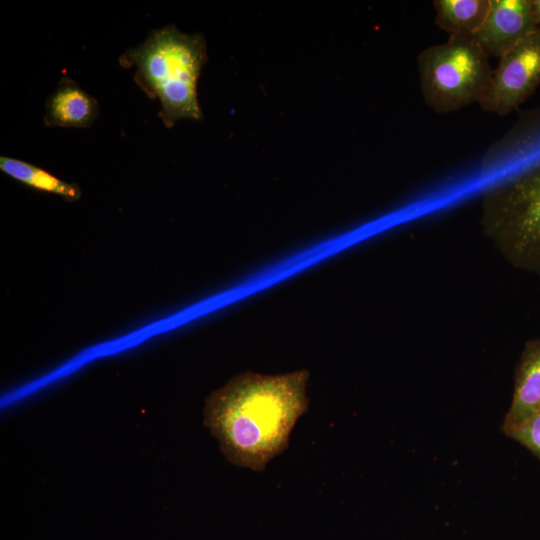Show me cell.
I'll return each instance as SVG.
<instances>
[{
    "mask_svg": "<svg viewBox=\"0 0 540 540\" xmlns=\"http://www.w3.org/2000/svg\"><path fill=\"white\" fill-rule=\"evenodd\" d=\"M306 370L261 375L242 373L205 402V425L233 464L262 471L289 441L308 408Z\"/></svg>",
    "mask_w": 540,
    "mask_h": 540,
    "instance_id": "1",
    "label": "cell"
},
{
    "mask_svg": "<svg viewBox=\"0 0 540 540\" xmlns=\"http://www.w3.org/2000/svg\"><path fill=\"white\" fill-rule=\"evenodd\" d=\"M206 60L203 35L182 33L170 25L151 30L140 45L120 56L119 63L135 68L134 81L159 100V117L171 128L180 119H202L197 84Z\"/></svg>",
    "mask_w": 540,
    "mask_h": 540,
    "instance_id": "2",
    "label": "cell"
},
{
    "mask_svg": "<svg viewBox=\"0 0 540 540\" xmlns=\"http://www.w3.org/2000/svg\"><path fill=\"white\" fill-rule=\"evenodd\" d=\"M481 225L512 265L540 274V156L485 188Z\"/></svg>",
    "mask_w": 540,
    "mask_h": 540,
    "instance_id": "3",
    "label": "cell"
},
{
    "mask_svg": "<svg viewBox=\"0 0 540 540\" xmlns=\"http://www.w3.org/2000/svg\"><path fill=\"white\" fill-rule=\"evenodd\" d=\"M424 102L435 112L457 111L479 102L493 75L489 56L473 36L450 35L417 57Z\"/></svg>",
    "mask_w": 540,
    "mask_h": 540,
    "instance_id": "4",
    "label": "cell"
},
{
    "mask_svg": "<svg viewBox=\"0 0 540 540\" xmlns=\"http://www.w3.org/2000/svg\"><path fill=\"white\" fill-rule=\"evenodd\" d=\"M540 85V30L502 55L487 90L478 102L490 113L505 116L524 103Z\"/></svg>",
    "mask_w": 540,
    "mask_h": 540,
    "instance_id": "5",
    "label": "cell"
},
{
    "mask_svg": "<svg viewBox=\"0 0 540 540\" xmlns=\"http://www.w3.org/2000/svg\"><path fill=\"white\" fill-rule=\"evenodd\" d=\"M537 30L532 0H490L487 16L473 37L489 57L500 58Z\"/></svg>",
    "mask_w": 540,
    "mask_h": 540,
    "instance_id": "6",
    "label": "cell"
},
{
    "mask_svg": "<svg viewBox=\"0 0 540 540\" xmlns=\"http://www.w3.org/2000/svg\"><path fill=\"white\" fill-rule=\"evenodd\" d=\"M540 156V107L526 112L483 155L484 173L512 170Z\"/></svg>",
    "mask_w": 540,
    "mask_h": 540,
    "instance_id": "7",
    "label": "cell"
},
{
    "mask_svg": "<svg viewBox=\"0 0 540 540\" xmlns=\"http://www.w3.org/2000/svg\"><path fill=\"white\" fill-rule=\"evenodd\" d=\"M540 411V339L528 341L521 354L510 407L502 423L503 433Z\"/></svg>",
    "mask_w": 540,
    "mask_h": 540,
    "instance_id": "8",
    "label": "cell"
},
{
    "mask_svg": "<svg viewBox=\"0 0 540 540\" xmlns=\"http://www.w3.org/2000/svg\"><path fill=\"white\" fill-rule=\"evenodd\" d=\"M99 115L97 100L69 77H62L45 103L48 127L88 128Z\"/></svg>",
    "mask_w": 540,
    "mask_h": 540,
    "instance_id": "9",
    "label": "cell"
},
{
    "mask_svg": "<svg viewBox=\"0 0 540 540\" xmlns=\"http://www.w3.org/2000/svg\"><path fill=\"white\" fill-rule=\"evenodd\" d=\"M435 23L450 35L474 36L482 26L490 0H435Z\"/></svg>",
    "mask_w": 540,
    "mask_h": 540,
    "instance_id": "10",
    "label": "cell"
},
{
    "mask_svg": "<svg viewBox=\"0 0 540 540\" xmlns=\"http://www.w3.org/2000/svg\"><path fill=\"white\" fill-rule=\"evenodd\" d=\"M0 170L33 189L59 195L69 202L76 201L81 197V189L77 184L65 182L28 162L1 156Z\"/></svg>",
    "mask_w": 540,
    "mask_h": 540,
    "instance_id": "11",
    "label": "cell"
},
{
    "mask_svg": "<svg viewBox=\"0 0 540 540\" xmlns=\"http://www.w3.org/2000/svg\"><path fill=\"white\" fill-rule=\"evenodd\" d=\"M504 434L523 445L540 460V411Z\"/></svg>",
    "mask_w": 540,
    "mask_h": 540,
    "instance_id": "12",
    "label": "cell"
},
{
    "mask_svg": "<svg viewBox=\"0 0 540 540\" xmlns=\"http://www.w3.org/2000/svg\"><path fill=\"white\" fill-rule=\"evenodd\" d=\"M532 10L535 22L540 30V0H532Z\"/></svg>",
    "mask_w": 540,
    "mask_h": 540,
    "instance_id": "13",
    "label": "cell"
}]
</instances>
